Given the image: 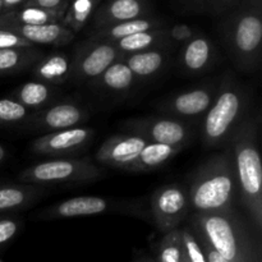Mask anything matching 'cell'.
I'll list each match as a JSON object with an SVG mask.
<instances>
[{
  "instance_id": "1",
  "label": "cell",
  "mask_w": 262,
  "mask_h": 262,
  "mask_svg": "<svg viewBox=\"0 0 262 262\" xmlns=\"http://www.w3.org/2000/svg\"><path fill=\"white\" fill-rule=\"evenodd\" d=\"M258 120L248 115L229 142L238 186V199L252 217L258 230L262 228V166L258 150Z\"/></svg>"
},
{
  "instance_id": "2",
  "label": "cell",
  "mask_w": 262,
  "mask_h": 262,
  "mask_svg": "<svg viewBox=\"0 0 262 262\" xmlns=\"http://www.w3.org/2000/svg\"><path fill=\"white\" fill-rule=\"evenodd\" d=\"M187 192L192 214L233 209L238 186L229 148L207 159L193 171Z\"/></svg>"
},
{
  "instance_id": "3",
  "label": "cell",
  "mask_w": 262,
  "mask_h": 262,
  "mask_svg": "<svg viewBox=\"0 0 262 262\" xmlns=\"http://www.w3.org/2000/svg\"><path fill=\"white\" fill-rule=\"evenodd\" d=\"M248 92L232 74L222 78L214 104L201 120L202 143L209 148L229 145L233 135L248 117Z\"/></svg>"
},
{
  "instance_id": "4",
  "label": "cell",
  "mask_w": 262,
  "mask_h": 262,
  "mask_svg": "<svg viewBox=\"0 0 262 262\" xmlns=\"http://www.w3.org/2000/svg\"><path fill=\"white\" fill-rule=\"evenodd\" d=\"M188 227L229 262H256L252 243L239 215L233 209L192 214Z\"/></svg>"
},
{
  "instance_id": "5",
  "label": "cell",
  "mask_w": 262,
  "mask_h": 262,
  "mask_svg": "<svg viewBox=\"0 0 262 262\" xmlns=\"http://www.w3.org/2000/svg\"><path fill=\"white\" fill-rule=\"evenodd\" d=\"M222 35L230 58L241 71L255 72L261 63L262 0H256L228 13Z\"/></svg>"
},
{
  "instance_id": "6",
  "label": "cell",
  "mask_w": 262,
  "mask_h": 262,
  "mask_svg": "<svg viewBox=\"0 0 262 262\" xmlns=\"http://www.w3.org/2000/svg\"><path fill=\"white\" fill-rule=\"evenodd\" d=\"M102 170L89 156L40 161L20 171L22 183L41 187L77 186L100 179Z\"/></svg>"
},
{
  "instance_id": "7",
  "label": "cell",
  "mask_w": 262,
  "mask_h": 262,
  "mask_svg": "<svg viewBox=\"0 0 262 262\" xmlns=\"http://www.w3.org/2000/svg\"><path fill=\"white\" fill-rule=\"evenodd\" d=\"M106 212H119L125 215H140L143 216L142 204L135 201H122V200L105 199L100 196H78L73 199L56 202L50 207L35 212V220H56L72 219V217H84L102 215Z\"/></svg>"
},
{
  "instance_id": "8",
  "label": "cell",
  "mask_w": 262,
  "mask_h": 262,
  "mask_svg": "<svg viewBox=\"0 0 262 262\" xmlns=\"http://www.w3.org/2000/svg\"><path fill=\"white\" fill-rule=\"evenodd\" d=\"M123 128L132 135L140 136L150 143H160L179 148H186L191 145L196 133L191 123L165 115H152L125 120L123 123Z\"/></svg>"
},
{
  "instance_id": "9",
  "label": "cell",
  "mask_w": 262,
  "mask_h": 262,
  "mask_svg": "<svg viewBox=\"0 0 262 262\" xmlns=\"http://www.w3.org/2000/svg\"><path fill=\"white\" fill-rule=\"evenodd\" d=\"M151 219L163 234L181 228V224L191 215L188 192L178 183L161 186L150 200Z\"/></svg>"
},
{
  "instance_id": "10",
  "label": "cell",
  "mask_w": 262,
  "mask_h": 262,
  "mask_svg": "<svg viewBox=\"0 0 262 262\" xmlns=\"http://www.w3.org/2000/svg\"><path fill=\"white\" fill-rule=\"evenodd\" d=\"M220 81L202 84L178 92L160 102L158 110L161 115L193 123L205 117L216 99Z\"/></svg>"
},
{
  "instance_id": "11",
  "label": "cell",
  "mask_w": 262,
  "mask_h": 262,
  "mask_svg": "<svg viewBox=\"0 0 262 262\" xmlns=\"http://www.w3.org/2000/svg\"><path fill=\"white\" fill-rule=\"evenodd\" d=\"M118 60H120V53L114 43L89 40L79 45L72 55L71 81L92 83Z\"/></svg>"
},
{
  "instance_id": "12",
  "label": "cell",
  "mask_w": 262,
  "mask_h": 262,
  "mask_svg": "<svg viewBox=\"0 0 262 262\" xmlns=\"http://www.w3.org/2000/svg\"><path fill=\"white\" fill-rule=\"evenodd\" d=\"M90 110L74 101L53 102L49 106L35 112L22 125L28 132L53 133L69 128L79 127L90 119Z\"/></svg>"
},
{
  "instance_id": "13",
  "label": "cell",
  "mask_w": 262,
  "mask_h": 262,
  "mask_svg": "<svg viewBox=\"0 0 262 262\" xmlns=\"http://www.w3.org/2000/svg\"><path fill=\"white\" fill-rule=\"evenodd\" d=\"M94 128L79 125L40 136L32 141L31 150L36 155L48 158H72L86 150L87 146L94 140Z\"/></svg>"
},
{
  "instance_id": "14",
  "label": "cell",
  "mask_w": 262,
  "mask_h": 262,
  "mask_svg": "<svg viewBox=\"0 0 262 262\" xmlns=\"http://www.w3.org/2000/svg\"><path fill=\"white\" fill-rule=\"evenodd\" d=\"M147 143L142 137L132 133L114 135L102 142L95 158L101 165L127 170Z\"/></svg>"
},
{
  "instance_id": "15",
  "label": "cell",
  "mask_w": 262,
  "mask_h": 262,
  "mask_svg": "<svg viewBox=\"0 0 262 262\" xmlns=\"http://www.w3.org/2000/svg\"><path fill=\"white\" fill-rule=\"evenodd\" d=\"M150 5L147 0H106L99 5L92 17L94 30L147 17Z\"/></svg>"
},
{
  "instance_id": "16",
  "label": "cell",
  "mask_w": 262,
  "mask_h": 262,
  "mask_svg": "<svg viewBox=\"0 0 262 262\" xmlns=\"http://www.w3.org/2000/svg\"><path fill=\"white\" fill-rule=\"evenodd\" d=\"M0 30H8L28 41L31 45L64 46L74 38V33L61 23L50 25H0Z\"/></svg>"
},
{
  "instance_id": "17",
  "label": "cell",
  "mask_w": 262,
  "mask_h": 262,
  "mask_svg": "<svg viewBox=\"0 0 262 262\" xmlns=\"http://www.w3.org/2000/svg\"><path fill=\"white\" fill-rule=\"evenodd\" d=\"M216 50L209 38L202 33H196L191 40L183 43L179 54V66L187 74H202L215 63Z\"/></svg>"
},
{
  "instance_id": "18",
  "label": "cell",
  "mask_w": 262,
  "mask_h": 262,
  "mask_svg": "<svg viewBox=\"0 0 262 262\" xmlns=\"http://www.w3.org/2000/svg\"><path fill=\"white\" fill-rule=\"evenodd\" d=\"M49 193V188L27 183H9L0 186V212L27 210Z\"/></svg>"
},
{
  "instance_id": "19",
  "label": "cell",
  "mask_w": 262,
  "mask_h": 262,
  "mask_svg": "<svg viewBox=\"0 0 262 262\" xmlns=\"http://www.w3.org/2000/svg\"><path fill=\"white\" fill-rule=\"evenodd\" d=\"M169 59V49L166 45L152 48L141 53L129 54L122 56L120 60L124 61L132 71L136 79H151L158 76L164 69Z\"/></svg>"
},
{
  "instance_id": "20",
  "label": "cell",
  "mask_w": 262,
  "mask_h": 262,
  "mask_svg": "<svg viewBox=\"0 0 262 262\" xmlns=\"http://www.w3.org/2000/svg\"><path fill=\"white\" fill-rule=\"evenodd\" d=\"M30 71L36 81L59 86L71 81L72 55L66 53H53L50 55H43Z\"/></svg>"
},
{
  "instance_id": "21",
  "label": "cell",
  "mask_w": 262,
  "mask_h": 262,
  "mask_svg": "<svg viewBox=\"0 0 262 262\" xmlns=\"http://www.w3.org/2000/svg\"><path fill=\"white\" fill-rule=\"evenodd\" d=\"M158 28H164L163 19L154 17H143L138 18V19L127 20V22L115 23V25L106 26V27L99 28V30H94L89 40L114 43L117 41L122 40V38L135 35V33L158 30Z\"/></svg>"
},
{
  "instance_id": "22",
  "label": "cell",
  "mask_w": 262,
  "mask_h": 262,
  "mask_svg": "<svg viewBox=\"0 0 262 262\" xmlns=\"http://www.w3.org/2000/svg\"><path fill=\"white\" fill-rule=\"evenodd\" d=\"M59 95L58 86L41 81H28L12 91L10 99L15 100L31 112H38L55 102Z\"/></svg>"
},
{
  "instance_id": "23",
  "label": "cell",
  "mask_w": 262,
  "mask_h": 262,
  "mask_svg": "<svg viewBox=\"0 0 262 262\" xmlns=\"http://www.w3.org/2000/svg\"><path fill=\"white\" fill-rule=\"evenodd\" d=\"M136 82L137 79L127 64L123 60H118L113 63L106 71H104L99 78L95 79L92 86L104 94L122 96L133 89Z\"/></svg>"
},
{
  "instance_id": "24",
  "label": "cell",
  "mask_w": 262,
  "mask_h": 262,
  "mask_svg": "<svg viewBox=\"0 0 262 262\" xmlns=\"http://www.w3.org/2000/svg\"><path fill=\"white\" fill-rule=\"evenodd\" d=\"M182 150L183 148L174 147V146L148 142L125 171H128V173H145V171L158 169L165 165L169 160H171L179 152H182Z\"/></svg>"
},
{
  "instance_id": "25",
  "label": "cell",
  "mask_w": 262,
  "mask_h": 262,
  "mask_svg": "<svg viewBox=\"0 0 262 262\" xmlns=\"http://www.w3.org/2000/svg\"><path fill=\"white\" fill-rule=\"evenodd\" d=\"M67 9L45 10L38 8H18L12 12L0 14V25H50V23H61L64 13Z\"/></svg>"
},
{
  "instance_id": "26",
  "label": "cell",
  "mask_w": 262,
  "mask_h": 262,
  "mask_svg": "<svg viewBox=\"0 0 262 262\" xmlns=\"http://www.w3.org/2000/svg\"><path fill=\"white\" fill-rule=\"evenodd\" d=\"M42 56L43 53H41L36 46L0 49V74H14L27 71Z\"/></svg>"
},
{
  "instance_id": "27",
  "label": "cell",
  "mask_w": 262,
  "mask_h": 262,
  "mask_svg": "<svg viewBox=\"0 0 262 262\" xmlns=\"http://www.w3.org/2000/svg\"><path fill=\"white\" fill-rule=\"evenodd\" d=\"M168 41V30L164 27L158 28V30L135 33V35L128 36V37L117 41V42H114V45L120 53V59H122V56L124 55L141 53V51L150 50L152 48L166 45Z\"/></svg>"
},
{
  "instance_id": "28",
  "label": "cell",
  "mask_w": 262,
  "mask_h": 262,
  "mask_svg": "<svg viewBox=\"0 0 262 262\" xmlns=\"http://www.w3.org/2000/svg\"><path fill=\"white\" fill-rule=\"evenodd\" d=\"M102 0H69L61 25L76 35L92 19Z\"/></svg>"
},
{
  "instance_id": "29",
  "label": "cell",
  "mask_w": 262,
  "mask_h": 262,
  "mask_svg": "<svg viewBox=\"0 0 262 262\" xmlns=\"http://www.w3.org/2000/svg\"><path fill=\"white\" fill-rule=\"evenodd\" d=\"M184 248L182 241V229L165 233L159 242L156 251V262H183Z\"/></svg>"
},
{
  "instance_id": "30",
  "label": "cell",
  "mask_w": 262,
  "mask_h": 262,
  "mask_svg": "<svg viewBox=\"0 0 262 262\" xmlns=\"http://www.w3.org/2000/svg\"><path fill=\"white\" fill-rule=\"evenodd\" d=\"M33 112L10 97L0 99V125H23Z\"/></svg>"
},
{
  "instance_id": "31",
  "label": "cell",
  "mask_w": 262,
  "mask_h": 262,
  "mask_svg": "<svg viewBox=\"0 0 262 262\" xmlns=\"http://www.w3.org/2000/svg\"><path fill=\"white\" fill-rule=\"evenodd\" d=\"M182 229V241H183L184 256L189 262H207L205 253L200 246L199 241L194 237L193 232L188 225H186Z\"/></svg>"
},
{
  "instance_id": "32",
  "label": "cell",
  "mask_w": 262,
  "mask_h": 262,
  "mask_svg": "<svg viewBox=\"0 0 262 262\" xmlns=\"http://www.w3.org/2000/svg\"><path fill=\"white\" fill-rule=\"evenodd\" d=\"M256 0H205L204 8L214 15L227 14L242 5Z\"/></svg>"
},
{
  "instance_id": "33",
  "label": "cell",
  "mask_w": 262,
  "mask_h": 262,
  "mask_svg": "<svg viewBox=\"0 0 262 262\" xmlns=\"http://www.w3.org/2000/svg\"><path fill=\"white\" fill-rule=\"evenodd\" d=\"M22 222L17 217H3L0 219V247L9 243L19 232Z\"/></svg>"
},
{
  "instance_id": "34",
  "label": "cell",
  "mask_w": 262,
  "mask_h": 262,
  "mask_svg": "<svg viewBox=\"0 0 262 262\" xmlns=\"http://www.w3.org/2000/svg\"><path fill=\"white\" fill-rule=\"evenodd\" d=\"M28 41L23 40L20 36L10 32L8 30H0V49H17V48H32Z\"/></svg>"
},
{
  "instance_id": "35",
  "label": "cell",
  "mask_w": 262,
  "mask_h": 262,
  "mask_svg": "<svg viewBox=\"0 0 262 262\" xmlns=\"http://www.w3.org/2000/svg\"><path fill=\"white\" fill-rule=\"evenodd\" d=\"M196 35L194 30L189 27L188 25H176L168 30L169 40H173L176 42H187Z\"/></svg>"
},
{
  "instance_id": "36",
  "label": "cell",
  "mask_w": 262,
  "mask_h": 262,
  "mask_svg": "<svg viewBox=\"0 0 262 262\" xmlns=\"http://www.w3.org/2000/svg\"><path fill=\"white\" fill-rule=\"evenodd\" d=\"M68 3L69 0H27L23 7L38 8V9L45 10H59L67 9Z\"/></svg>"
},
{
  "instance_id": "37",
  "label": "cell",
  "mask_w": 262,
  "mask_h": 262,
  "mask_svg": "<svg viewBox=\"0 0 262 262\" xmlns=\"http://www.w3.org/2000/svg\"><path fill=\"white\" fill-rule=\"evenodd\" d=\"M193 234H194V237L197 238V241H199L200 246H201L202 251H204L205 257H206L207 262H229L228 260H225V258L223 257V256H220L219 253H217L216 251H215L214 248H212L211 246H210L209 243H207L206 241L204 239V238L200 237V235L196 234V233H194V232H193Z\"/></svg>"
},
{
  "instance_id": "38",
  "label": "cell",
  "mask_w": 262,
  "mask_h": 262,
  "mask_svg": "<svg viewBox=\"0 0 262 262\" xmlns=\"http://www.w3.org/2000/svg\"><path fill=\"white\" fill-rule=\"evenodd\" d=\"M27 0H0V4H2V13L12 12V10L18 9V8H22L26 4ZM0 13V14H2Z\"/></svg>"
},
{
  "instance_id": "39",
  "label": "cell",
  "mask_w": 262,
  "mask_h": 262,
  "mask_svg": "<svg viewBox=\"0 0 262 262\" xmlns=\"http://www.w3.org/2000/svg\"><path fill=\"white\" fill-rule=\"evenodd\" d=\"M7 155H8L7 150H5V148L0 145V163H3V161L7 159Z\"/></svg>"
},
{
  "instance_id": "40",
  "label": "cell",
  "mask_w": 262,
  "mask_h": 262,
  "mask_svg": "<svg viewBox=\"0 0 262 262\" xmlns=\"http://www.w3.org/2000/svg\"><path fill=\"white\" fill-rule=\"evenodd\" d=\"M188 2H192V3H199V4H201L202 7H204L205 0H188Z\"/></svg>"
},
{
  "instance_id": "41",
  "label": "cell",
  "mask_w": 262,
  "mask_h": 262,
  "mask_svg": "<svg viewBox=\"0 0 262 262\" xmlns=\"http://www.w3.org/2000/svg\"><path fill=\"white\" fill-rule=\"evenodd\" d=\"M183 262H189V261L187 260V258H186V256H184V260H183Z\"/></svg>"
},
{
  "instance_id": "42",
  "label": "cell",
  "mask_w": 262,
  "mask_h": 262,
  "mask_svg": "<svg viewBox=\"0 0 262 262\" xmlns=\"http://www.w3.org/2000/svg\"><path fill=\"white\" fill-rule=\"evenodd\" d=\"M0 13H2V4H0Z\"/></svg>"
},
{
  "instance_id": "43",
  "label": "cell",
  "mask_w": 262,
  "mask_h": 262,
  "mask_svg": "<svg viewBox=\"0 0 262 262\" xmlns=\"http://www.w3.org/2000/svg\"><path fill=\"white\" fill-rule=\"evenodd\" d=\"M0 262H2V261H0Z\"/></svg>"
}]
</instances>
